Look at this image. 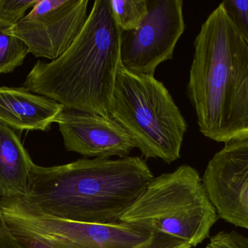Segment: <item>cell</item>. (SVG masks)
Instances as JSON below:
<instances>
[{"label":"cell","mask_w":248,"mask_h":248,"mask_svg":"<svg viewBox=\"0 0 248 248\" xmlns=\"http://www.w3.org/2000/svg\"><path fill=\"white\" fill-rule=\"evenodd\" d=\"M202 180L219 218L248 230V138L225 144Z\"/></svg>","instance_id":"cell-9"},{"label":"cell","mask_w":248,"mask_h":248,"mask_svg":"<svg viewBox=\"0 0 248 248\" xmlns=\"http://www.w3.org/2000/svg\"><path fill=\"white\" fill-rule=\"evenodd\" d=\"M221 4L248 45V0H224Z\"/></svg>","instance_id":"cell-15"},{"label":"cell","mask_w":248,"mask_h":248,"mask_svg":"<svg viewBox=\"0 0 248 248\" xmlns=\"http://www.w3.org/2000/svg\"><path fill=\"white\" fill-rule=\"evenodd\" d=\"M206 248H248V237L236 231H222L210 238Z\"/></svg>","instance_id":"cell-17"},{"label":"cell","mask_w":248,"mask_h":248,"mask_svg":"<svg viewBox=\"0 0 248 248\" xmlns=\"http://www.w3.org/2000/svg\"><path fill=\"white\" fill-rule=\"evenodd\" d=\"M12 27V25L0 21V74L13 72L23 64L29 53L26 44L9 33Z\"/></svg>","instance_id":"cell-13"},{"label":"cell","mask_w":248,"mask_h":248,"mask_svg":"<svg viewBox=\"0 0 248 248\" xmlns=\"http://www.w3.org/2000/svg\"><path fill=\"white\" fill-rule=\"evenodd\" d=\"M38 0H0V21L16 26Z\"/></svg>","instance_id":"cell-16"},{"label":"cell","mask_w":248,"mask_h":248,"mask_svg":"<svg viewBox=\"0 0 248 248\" xmlns=\"http://www.w3.org/2000/svg\"><path fill=\"white\" fill-rule=\"evenodd\" d=\"M55 122L67 151L85 157L124 158L137 148L131 135L111 116L64 107Z\"/></svg>","instance_id":"cell-10"},{"label":"cell","mask_w":248,"mask_h":248,"mask_svg":"<svg viewBox=\"0 0 248 248\" xmlns=\"http://www.w3.org/2000/svg\"><path fill=\"white\" fill-rule=\"evenodd\" d=\"M88 0H38L9 33L21 39L36 58L54 60L64 53L82 31Z\"/></svg>","instance_id":"cell-8"},{"label":"cell","mask_w":248,"mask_h":248,"mask_svg":"<svg viewBox=\"0 0 248 248\" xmlns=\"http://www.w3.org/2000/svg\"><path fill=\"white\" fill-rule=\"evenodd\" d=\"M109 113L146 159L171 164L180 158L188 125L170 92L155 77L134 74L121 63Z\"/></svg>","instance_id":"cell-5"},{"label":"cell","mask_w":248,"mask_h":248,"mask_svg":"<svg viewBox=\"0 0 248 248\" xmlns=\"http://www.w3.org/2000/svg\"><path fill=\"white\" fill-rule=\"evenodd\" d=\"M0 248H26L19 241L6 221L0 200Z\"/></svg>","instance_id":"cell-18"},{"label":"cell","mask_w":248,"mask_h":248,"mask_svg":"<svg viewBox=\"0 0 248 248\" xmlns=\"http://www.w3.org/2000/svg\"><path fill=\"white\" fill-rule=\"evenodd\" d=\"M153 179L140 157L82 158L51 167L33 163L26 198L51 216L116 224Z\"/></svg>","instance_id":"cell-2"},{"label":"cell","mask_w":248,"mask_h":248,"mask_svg":"<svg viewBox=\"0 0 248 248\" xmlns=\"http://www.w3.org/2000/svg\"><path fill=\"white\" fill-rule=\"evenodd\" d=\"M33 165L16 131L0 122V198H27Z\"/></svg>","instance_id":"cell-12"},{"label":"cell","mask_w":248,"mask_h":248,"mask_svg":"<svg viewBox=\"0 0 248 248\" xmlns=\"http://www.w3.org/2000/svg\"><path fill=\"white\" fill-rule=\"evenodd\" d=\"M110 4L122 32L137 29L147 13V0H110Z\"/></svg>","instance_id":"cell-14"},{"label":"cell","mask_w":248,"mask_h":248,"mask_svg":"<svg viewBox=\"0 0 248 248\" xmlns=\"http://www.w3.org/2000/svg\"><path fill=\"white\" fill-rule=\"evenodd\" d=\"M122 33L110 0H96L74 43L51 62L38 61L23 87L68 109L110 116Z\"/></svg>","instance_id":"cell-3"},{"label":"cell","mask_w":248,"mask_h":248,"mask_svg":"<svg viewBox=\"0 0 248 248\" xmlns=\"http://www.w3.org/2000/svg\"><path fill=\"white\" fill-rule=\"evenodd\" d=\"M63 108L24 87H0V122L15 131H49Z\"/></svg>","instance_id":"cell-11"},{"label":"cell","mask_w":248,"mask_h":248,"mask_svg":"<svg viewBox=\"0 0 248 248\" xmlns=\"http://www.w3.org/2000/svg\"><path fill=\"white\" fill-rule=\"evenodd\" d=\"M182 0H147V13L137 29L122 32L121 63L128 71L154 77L156 68L173 59L185 30Z\"/></svg>","instance_id":"cell-7"},{"label":"cell","mask_w":248,"mask_h":248,"mask_svg":"<svg viewBox=\"0 0 248 248\" xmlns=\"http://www.w3.org/2000/svg\"><path fill=\"white\" fill-rule=\"evenodd\" d=\"M187 95L200 131L217 142L248 138V45L220 4L194 42Z\"/></svg>","instance_id":"cell-1"},{"label":"cell","mask_w":248,"mask_h":248,"mask_svg":"<svg viewBox=\"0 0 248 248\" xmlns=\"http://www.w3.org/2000/svg\"><path fill=\"white\" fill-rule=\"evenodd\" d=\"M6 221L17 238L31 237L53 248H140L153 233L126 223L70 221L42 212L26 198H0Z\"/></svg>","instance_id":"cell-6"},{"label":"cell","mask_w":248,"mask_h":248,"mask_svg":"<svg viewBox=\"0 0 248 248\" xmlns=\"http://www.w3.org/2000/svg\"><path fill=\"white\" fill-rule=\"evenodd\" d=\"M192 246L186 242L175 238L163 233H153L151 243L140 248H191Z\"/></svg>","instance_id":"cell-19"},{"label":"cell","mask_w":248,"mask_h":248,"mask_svg":"<svg viewBox=\"0 0 248 248\" xmlns=\"http://www.w3.org/2000/svg\"><path fill=\"white\" fill-rule=\"evenodd\" d=\"M218 218L199 172L183 165L154 178L120 222L168 234L193 248L209 237Z\"/></svg>","instance_id":"cell-4"}]
</instances>
